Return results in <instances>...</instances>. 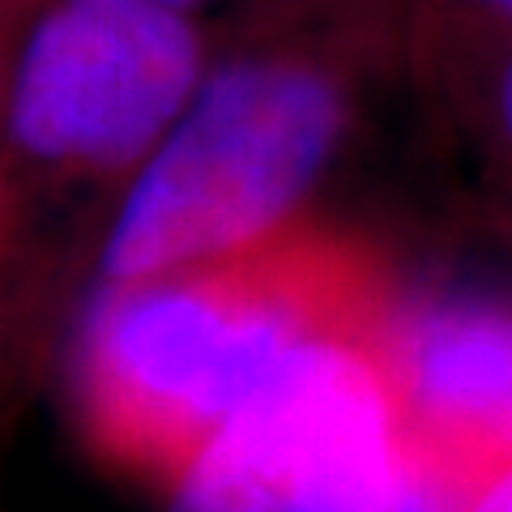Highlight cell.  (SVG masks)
I'll use <instances>...</instances> for the list:
<instances>
[{"instance_id": "obj_8", "label": "cell", "mask_w": 512, "mask_h": 512, "mask_svg": "<svg viewBox=\"0 0 512 512\" xmlns=\"http://www.w3.org/2000/svg\"><path fill=\"white\" fill-rule=\"evenodd\" d=\"M470 512H512V470H504L495 483L478 495Z\"/></svg>"}, {"instance_id": "obj_10", "label": "cell", "mask_w": 512, "mask_h": 512, "mask_svg": "<svg viewBox=\"0 0 512 512\" xmlns=\"http://www.w3.org/2000/svg\"><path fill=\"white\" fill-rule=\"evenodd\" d=\"M163 5H175V9H188V13H205L214 0H163Z\"/></svg>"}, {"instance_id": "obj_3", "label": "cell", "mask_w": 512, "mask_h": 512, "mask_svg": "<svg viewBox=\"0 0 512 512\" xmlns=\"http://www.w3.org/2000/svg\"><path fill=\"white\" fill-rule=\"evenodd\" d=\"M201 13L163 0H47L9 39L5 188L120 192L163 146L214 64Z\"/></svg>"}, {"instance_id": "obj_4", "label": "cell", "mask_w": 512, "mask_h": 512, "mask_svg": "<svg viewBox=\"0 0 512 512\" xmlns=\"http://www.w3.org/2000/svg\"><path fill=\"white\" fill-rule=\"evenodd\" d=\"M402 431L372 338L295 355L163 495V512H397Z\"/></svg>"}, {"instance_id": "obj_5", "label": "cell", "mask_w": 512, "mask_h": 512, "mask_svg": "<svg viewBox=\"0 0 512 512\" xmlns=\"http://www.w3.org/2000/svg\"><path fill=\"white\" fill-rule=\"evenodd\" d=\"M372 350L402 431V487L470 512L512 470V286L393 278Z\"/></svg>"}, {"instance_id": "obj_2", "label": "cell", "mask_w": 512, "mask_h": 512, "mask_svg": "<svg viewBox=\"0 0 512 512\" xmlns=\"http://www.w3.org/2000/svg\"><path fill=\"white\" fill-rule=\"evenodd\" d=\"M414 5L316 0L218 52L150 163L120 192L94 282L252 248L312 218L363 103V77L414 47Z\"/></svg>"}, {"instance_id": "obj_6", "label": "cell", "mask_w": 512, "mask_h": 512, "mask_svg": "<svg viewBox=\"0 0 512 512\" xmlns=\"http://www.w3.org/2000/svg\"><path fill=\"white\" fill-rule=\"evenodd\" d=\"M512 30V0H419L414 13V60L436 69L470 111L491 56Z\"/></svg>"}, {"instance_id": "obj_9", "label": "cell", "mask_w": 512, "mask_h": 512, "mask_svg": "<svg viewBox=\"0 0 512 512\" xmlns=\"http://www.w3.org/2000/svg\"><path fill=\"white\" fill-rule=\"evenodd\" d=\"M43 5H47V0H5V35L13 39Z\"/></svg>"}, {"instance_id": "obj_7", "label": "cell", "mask_w": 512, "mask_h": 512, "mask_svg": "<svg viewBox=\"0 0 512 512\" xmlns=\"http://www.w3.org/2000/svg\"><path fill=\"white\" fill-rule=\"evenodd\" d=\"M470 111L478 116V124H483V137L491 146L495 167H500L504 180L512 184V30L500 43V52L491 56L483 82L474 90Z\"/></svg>"}, {"instance_id": "obj_1", "label": "cell", "mask_w": 512, "mask_h": 512, "mask_svg": "<svg viewBox=\"0 0 512 512\" xmlns=\"http://www.w3.org/2000/svg\"><path fill=\"white\" fill-rule=\"evenodd\" d=\"M393 269L316 214L252 248L94 282L69 350V410L107 474L167 495L295 355L372 338Z\"/></svg>"}]
</instances>
